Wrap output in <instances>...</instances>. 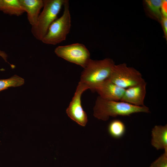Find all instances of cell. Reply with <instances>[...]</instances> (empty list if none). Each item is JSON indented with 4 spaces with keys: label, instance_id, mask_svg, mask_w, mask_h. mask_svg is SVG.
<instances>
[{
    "label": "cell",
    "instance_id": "1",
    "mask_svg": "<svg viewBox=\"0 0 167 167\" xmlns=\"http://www.w3.org/2000/svg\"><path fill=\"white\" fill-rule=\"evenodd\" d=\"M141 112L149 113V109L145 105L138 106L122 101L105 100L99 96L93 108L94 116L104 121L107 120L110 117L129 116Z\"/></svg>",
    "mask_w": 167,
    "mask_h": 167
},
{
    "label": "cell",
    "instance_id": "2",
    "mask_svg": "<svg viewBox=\"0 0 167 167\" xmlns=\"http://www.w3.org/2000/svg\"><path fill=\"white\" fill-rule=\"evenodd\" d=\"M115 65L113 61L110 58L102 60L91 59L81 73L79 82L94 92L97 86L109 78Z\"/></svg>",
    "mask_w": 167,
    "mask_h": 167
},
{
    "label": "cell",
    "instance_id": "3",
    "mask_svg": "<svg viewBox=\"0 0 167 167\" xmlns=\"http://www.w3.org/2000/svg\"><path fill=\"white\" fill-rule=\"evenodd\" d=\"M65 0H43L44 6L36 24L32 26L31 32L35 39L41 41L49 28L57 18Z\"/></svg>",
    "mask_w": 167,
    "mask_h": 167
},
{
    "label": "cell",
    "instance_id": "4",
    "mask_svg": "<svg viewBox=\"0 0 167 167\" xmlns=\"http://www.w3.org/2000/svg\"><path fill=\"white\" fill-rule=\"evenodd\" d=\"M62 15L54 20L49 26L41 41L44 44L56 45L65 40L71 25L69 1L65 0Z\"/></svg>",
    "mask_w": 167,
    "mask_h": 167
},
{
    "label": "cell",
    "instance_id": "5",
    "mask_svg": "<svg viewBox=\"0 0 167 167\" xmlns=\"http://www.w3.org/2000/svg\"><path fill=\"white\" fill-rule=\"evenodd\" d=\"M108 79L125 89L145 81L139 71L125 63L115 65Z\"/></svg>",
    "mask_w": 167,
    "mask_h": 167
},
{
    "label": "cell",
    "instance_id": "6",
    "mask_svg": "<svg viewBox=\"0 0 167 167\" xmlns=\"http://www.w3.org/2000/svg\"><path fill=\"white\" fill-rule=\"evenodd\" d=\"M55 53L59 57L84 68L90 60V53L83 44L79 43L57 47Z\"/></svg>",
    "mask_w": 167,
    "mask_h": 167
},
{
    "label": "cell",
    "instance_id": "7",
    "mask_svg": "<svg viewBox=\"0 0 167 167\" xmlns=\"http://www.w3.org/2000/svg\"><path fill=\"white\" fill-rule=\"evenodd\" d=\"M88 89L87 85L79 82L72 100L66 109L68 117L83 126L86 125L88 120L86 113L81 105V97L83 93Z\"/></svg>",
    "mask_w": 167,
    "mask_h": 167
},
{
    "label": "cell",
    "instance_id": "8",
    "mask_svg": "<svg viewBox=\"0 0 167 167\" xmlns=\"http://www.w3.org/2000/svg\"><path fill=\"white\" fill-rule=\"evenodd\" d=\"M125 89L117 85L109 79H107L95 88L102 98L108 100L120 101Z\"/></svg>",
    "mask_w": 167,
    "mask_h": 167
},
{
    "label": "cell",
    "instance_id": "9",
    "mask_svg": "<svg viewBox=\"0 0 167 167\" xmlns=\"http://www.w3.org/2000/svg\"><path fill=\"white\" fill-rule=\"evenodd\" d=\"M146 84L144 81L126 89L120 101L138 106H144V101L146 93Z\"/></svg>",
    "mask_w": 167,
    "mask_h": 167
},
{
    "label": "cell",
    "instance_id": "10",
    "mask_svg": "<svg viewBox=\"0 0 167 167\" xmlns=\"http://www.w3.org/2000/svg\"><path fill=\"white\" fill-rule=\"evenodd\" d=\"M25 12L28 21L31 26L37 21L41 10L44 6L43 0H19Z\"/></svg>",
    "mask_w": 167,
    "mask_h": 167
},
{
    "label": "cell",
    "instance_id": "11",
    "mask_svg": "<svg viewBox=\"0 0 167 167\" xmlns=\"http://www.w3.org/2000/svg\"><path fill=\"white\" fill-rule=\"evenodd\" d=\"M152 145L157 150L164 149L167 152V125L155 126L152 131Z\"/></svg>",
    "mask_w": 167,
    "mask_h": 167
},
{
    "label": "cell",
    "instance_id": "12",
    "mask_svg": "<svg viewBox=\"0 0 167 167\" xmlns=\"http://www.w3.org/2000/svg\"><path fill=\"white\" fill-rule=\"evenodd\" d=\"M0 11L4 14L17 16L25 12L19 0H2Z\"/></svg>",
    "mask_w": 167,
    "mask_h": 167
},
{
    "label": "cell",
    "instance_id": "13",
    "mask_svg": "<svg viewBox=\"0 0 167 167\" xmlns=\"http://www.w3.org/2000/svg\"><path fill=\"white\" fill-rule=\"evenodd\" d=\"M124 123L121 121L116 119L112 121L109 124L108 130L111 136L115 138L122 137L125 131Z\"/></svg>",
    "mask_w": 167,
    "mask_h": 167
},
{
    "label": "cell",
    "instance_id": "14",
    "mask_svg": "<svg viewBox=\"0 0 167 167\" xmlns=\"http://www.w3.org/2000/svg\"><path fill=\"white\" fill-rule=\"evenodd\" d=\"M24 83V79L16 75L9 78L0 79V92L9 87L20 86Z\"/></svg>",
    "mask_w": 167,
    "mask_h": 167
},
{
    "label": "cell",
    "instance_id": "15",
    "mask_svg": "<svg viewBox=\"0 0 167 167\" xmlns=\"http://www.w3.org/2000/svg\"><path fill=\"white\" fill-rule=\"evenodd\" d=\"M145 2L154 15L159 20H161L163 16L161 11V7L162 0H146Z\"/></svg>",
    "mask_w": 167,
    "mask_h": 167
},
{
    "label": "cell",
    "instance_id": "16",
    "mask_svg": "<svg viewBox=\"0 0 167 167\" xmlns=\"http://www.w3.org/2000/svg\"><path fill=\"white\" fill-rule=\"evenodd\" d=\"M150 167H167V152H165L151 164Z\"/></svg>",
    "mask_w": 167,
    "mask_h": 167
},
{
    "label": "cell",
    "instance_id": "17",
    "mask_svg": "<svg viewBox=\"0 0 167 167\" xmlns=\"http://www.w3.org/2000/svg\"><path fill=\"white\" fill-rule=\"evenodd\" d=\"M161 11L163 17L167 18V1L162 0L161 7Z\"/></svg>",
    "mask_w": 167,
    "mask_h": 167
},
{
    "label": "cell",
    "instance_id": "18",
    "mask_svg": "<svg viewBox=\"0 0 167 167\" xmlns=\"http://www.w3.org/2000/svg\"><path fill=\"white\" fill-rule=\"evenodd\" d=\"M162 21V24H163V26L164 32V34L165 38L167 39V18H165L163 17L162 19L161 20Z\"/></svg>",
    "mask_w": 167,
    "mask_h": 167
},
{
    "label": "cell",
    "instance_id": "19",
    "mask_svg": "<svg viewBox=\"0 0 167 167\" xmlns=\"http://www.w3.org/2000/svg\"><path fill=\"white\" fill-rule=\"evenodd\" d=\"M0 56L2 57L3 60L6 62H8L7 61V59L8 57V55L6 53L0 49Z\"/></svg>",
    "mask_w": 167,
    "mask_h": 167
},
{
    "label": "cell",
    "instance_id": "20",
    "mask_svg": "<svg viewBox=\"0 0 167 167\" xmlns=\"http://www.w3.org/2000/svg\"><path fill=\"white\" fill-rule=\"evenodd\" d=\"M2 0H0V6L2 3Z\"/></svg>",
    "mask_w": 167,
    "mask_h": 167
}]
</instances>
